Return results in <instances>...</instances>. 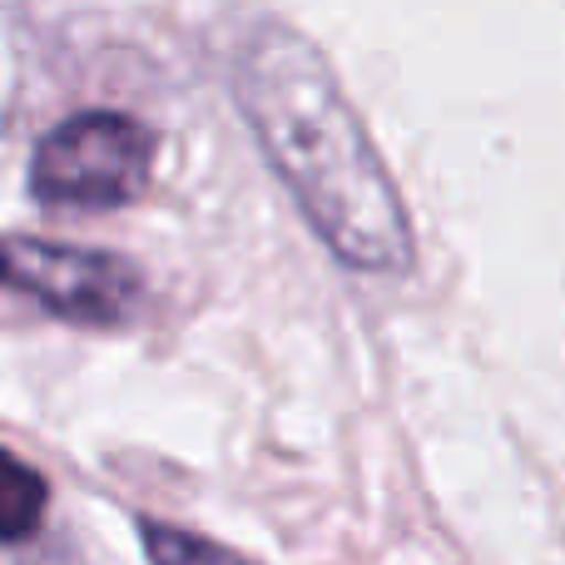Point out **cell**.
I'll return each mask as SVG.
<instances>
[{
    "label": "cell",
    "mask_w": 565,
    "mask_h": 565,
    "mask_svg": "<svg viewBox=\"0 0 565 565\" xmlns=\"http://www.w3.org/2000/svg\"><path fill=\"white\" fill-rule=\"evenodd\" d=\"M45 497H50L45 477L30 461L6 457V477H0V531H6V546H20L40 526Z\"/></svg>",
    "instance_id": "5"
},
{
    "label": "cell",
    "mask_w": 565,
    "mask_h": 565,
    "mask_svg": "<svg viewBox=\"0 0 565 565\" xmlns=\"http://www.w3.org/2000/svg\"><path fill=\"white\" fill-rule=\"evenodd\" d=\"M159 139L145 119L85 109L40 135L30 154V194L50 209H125L149 189Z\"/></svg>",
    "instance_id": "2"
},
{
    "label": "cell",
    "mask_w": 565,
    "mask_h": 565,
    "mask_svg": "<svg viewBox=\"0 0 565 565\" xmlns=\"http://www.w3.org/2000/svg\"><path fill=\"white\" fill-rule=\"evenodd\" d=\"M139 541H145L149 565H254L238 556V551L199 536V531H184L174 521H154V516L139 521Z\"/></svg>",
    "instance_id": "4"
},
{
    "label": "cell",
    "mask_w": 565,
    "mask_h": 565,
    "mask_svg": "<svg viewBox=\"0 0 565 565\" xmlns=\"http://www.w3.org/2000/svg\"><path fill=\"white\" fill-rule=\"evenodd\" d=\"M6 278L45 312L65 322H85V328H119V322H135V312L145 308V274L129 258L105 254V248L10 234Z\"/></svg>",
    "instance_id": "3"
},
{
    "label": "cell",
    "mask_w": 565,
    "mask_h": 565,
    "mask_svg": "<svg viewBox=\"0 0 565 565\" xmlns=\"http://www.w3.org/2000/svg\"><path fill=\"white\" fill-rule=\"evenodd\" d=\"M234 99L308 228L352 274L402 278L417 264L407 204L352 109L332 60L288 20H258L238 45Z\"/></svg>",
    "instance_id": "1"
}]
</instances>
